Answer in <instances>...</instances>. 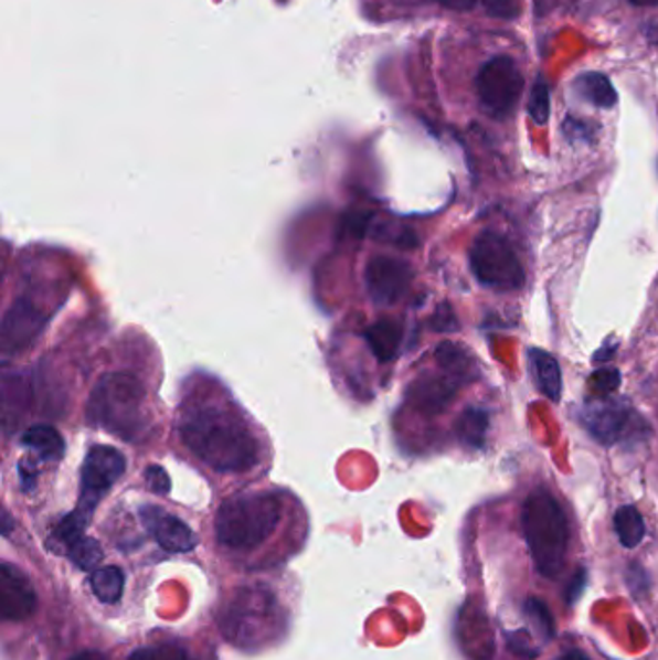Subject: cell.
Here are the masks:
<instances>
[{
	"label": "cell",
	"mask_w": 658,
	"mask_h": 660,
	"mask_svg": "<svg viewBox=\"0 0 658 660\" xmlns=\"http://www.w3.org/2000/svg\"><path fill=\"white\" fill-rule=\"evenodd\" d=\"M580 422L591 437L611 446L626 438L634 425V412L622 400L597 398L582 407Z\"/></svg>",
	"instance_id": "cell-9"
},
{
	"label": "cell",
	"mask_w": 658,
	"mask_h": 660,
	"mask_svg": "<svg viewBox=\"0 0 658 660\" xmlns=\"http://www.w3.org/2000/svg\"><path fill=\"white\" fill-rule=\"evenodd\" d=\"M414 270L399 257L376 255L368 263L365 286L376 306H392L410 290Z\"/></svg>",
	"instance_id": "cell-10"
},
{
	"label": "cell",
	"mask_w": 658,
	"mask_h": 660,
	"mask_svg": "<svg viewBox=\"0 0 658 660\" xmlns=\"http://www.w3.org/2000/svg\"><path fill=\"white\" fill-rule=\"evenodd\" d=\"M469 265L481 285L512 292L526 285V270L510 242L498 232H481L469 249Z\"/></svg>",
	"instance_id": "cell-6"
},
{
	"label": "cell",
	"mask_w": 658,
	"mask_h": 660,
	"mask_svg": "<svg viewBox=\"0 0 658 660\" xmlns=\"http://www.w3.org/2000/svg\"><path fill=\"white\" fill-rule=\"evenodd\" d=\"M46 319L31 301L15 300L2 321V348L7 353L30 348L45 329Z\"/></svg>",
	"instance_id": "cell-12"
},
{
	"label": "cell",
	"mask_w": 658,
	"mask_h": 660,
	"mask_svg": "<svg viewBox=\"0 0 658 660\" xmlns=\"http://www.w3.org/2000/svg\"><path fill=\"white\" fill-rule=\"evenodd\" d=\"M64 549H66V554L76 564L77 568L93 569L103 558L99 543L95 539L85 537V535L70 541L68 545H64Z\"/></svg>",
	"instance_id": "cell-25"
},
{
	"label": "cell",
	"mask_w": 658,
	"mask_h": 660,
	"mask_svg": "<svg viewBox=\"0 0 658 660\" xmlns=\"http://www.w3.org/2000/svg\"><path fill=\"white\" fill-rule=\"evenodd\" d=\"M68 660H107V657L99 651H79V653L72 654Z\"/></svg>",
	"instance_id": "cell-36"
},
{
	"label": "cell",
	"mask_w": 658,
	"mask_h": 660,
	"mask_svg": "<svg viewBox=\"0 0 658 660\" xmlns=\"http://www.w3.org/2000/svg\"><path fill=\"white\" fill-rule=\"evenodd\" d=\"M469 615L459 616V639L461 646L467 649L469 657L475 660H492L495 643H492V631L489 620L479 615L471 605H467Z\"/></svg>",
	"instance_id": "cell-15"
},
{
	"label": "cell",
	"mask_w": 658,
	"mask_h": 660,
	"mask_svg": "<svg viewBox=\"0 0 658 660\" xmlns=\"http://www.w3.org/2000/svg\"><path fill=\"white\" fill-rule=\"evenodd\" d=\"M508 646H510V651L521 657V659H535L537 654H539V651L533 649L535 646H533V641L526 634V630L510 634L508 636Z\"/></svg>",
	"instance_id": "cell-30"
},
{
	"label": "cell",
	"mask_w": 658,
	"mask_h": 660,
	"mask_svg": "<svg viewBox=\"0 0 658 660\" xmlns=\"http://www.w3.org/2000/svg\"><path fill=\"white\" fill-rule=\"evenodd\" d=\"M529 361H531V369L535 373V383L541 394L552 402H559L562 396V371H560L556 358L539 348H531Z\"/></svg>",
	"instance_id": "cell-17"
},
{
	"label": "cell",
	"mask_w": 658,
	"mask_h": 660,
	"mask_svg": "<svg viewBox=\"0 0 658 660\" xmlns=\"http://www.w3.org/2000/svg\"><path fill=\"white\" fill-rule=\"evenodd\" d=\"M435 358H437V363L443 369L444 375L452 376L456 383L466 384L477 376L475 361L459 344L444 342L438 345Z\"/></svg>",
	"instance_id": "cell-18"
},
{
	"label": "cell",
	"mask_w": 658,
	"mask_h": 660,
	"mask_svg": "<svg viewBox=\"0 0 658 660\" xmlns=\"http://www.w3.org/2000/svg\"><path fill=\"white\" fill-rule=\"evenodd\" d=\"M429 2H435L438 7L454 10V12H469V10L477 7L479 0H429Z\"/></svg>",
	"instance_id": "cell-35"
},
{
	"label": "cell",
	"mask_w": 658,
	"mask_h": 660,
	"mask_svg": "<svg viewBox=\"0 0 658 660\" xmlns=\"http://www.w3.org/2000/svg\"><path fill=\"white\" fill-rule=\"evenodd\" d=\"M528 113L529 118L537 126H544L551 118V89L543 79H537V84L533 85V92L529 97Z\"/></svg>",
	"instance_id": "cell-26"
},
{
	"label": "cell",
	"mask_w": 658,
	"mask_h": 660,
	"mask_svg": "<svg viewBox=\"0 0 658 660\" xmlns=\"http://www.w3.org/2000/svg\"><path fill=\"white\" fill-rule=\"evenodd\" d=\"M458 388L459 383L452 376H423L412 386L410 396L425 414H438L450 404Z\"/></svg>",
	"instance_id": "cell-14"
},
{
	"label": "cell",
	"mask_w": 658,
	"mask_h": 660,
	"mask_svg": "<svg viewBox=\"0 0 658 660\" xmlns=\"http://www.w3.org/2000/svg\"><path fill=\"white\" fill-rule=\"evenodd\" d=\"M485 12L500 20H516L520 18L521 4L518 0H479Z\"/></svg>",
	"instance_id": "cell-28"
},
{
	"label": "cell",
	"mask_w": 658,
	"mask_h": 660,
	"mask_svg": "<svg viewBox=\"0 0 658 660\" xmlns=\"http://www.w3.org/2000/svg\"><path fill=\"white\" fill-rule=\"evenodd\" d=\"M556 660H591L587 654H583L582 651H570V653H564L562 657H559Z\"/></svg>",
	"instance_id": "cell-37"
},
{
	"label": "cell",
	"mask_w": 658,
	"mask_h": 660,
	"mask_svg": "<svg viewBox=\"0 0 658 660\" xmlns=\"http://www.w3.org/2000/svg\"><path fill=\"white\" fill-rule=\"evenodd\" d=\"M365 340L369 342L371 352L375 353L379 361H392L399 353L400 342H402V329L399 323L391 319H383L379 323L371 324L365 332Z\"/></svg>",
	"instance_id": "cell-19"
},
{
	"label": "cell",
	"mask_w": 658,
	"mask_h": 660,
	"mask_svg": "<svg viewBox=\"0 0 658 660\" xmlns=\"http://www.w3.org/2000/svg\"><path fill=\"white\" fill-rule=\"evenodd\" d=\"M614 530L626 549H636L645 537V520L636 507H622L614 514Z\"/></svg>",
	"instance_id": "cell-23"
},
{
	"label": "cell",
	"mask_w": 658,
	"mask_h": 660,
	"mask_svg": "<svg viewBox=\"0 0 658 660\" xmlns=\"http://www.w3.org/2000/svg\"><path fill=\"white\" fill-rule=\"evenodd\" d=\"M139 518L167 553H190L193 546L198 545V537L190 530V525L177 515L164 512L162 508L144 507L139 510Z\"/></svg>",
	"instance_id": "cell-13"
},
{
	"label": "cell",
	"mask_w": 658,
	"mask_h": 660,
	"mask_svg": "<svg viewBox=\"0 0 658 660\" xmlns=\"http://www.w3.org/2000/svg\"><path fill=\"white\" fill-rule=\"evenodd\" d=\"M521 525L539 574L559 577L566 566L570 546V525L559 500L551 492H531L523 504Z\"/></svg>",
	"instance_id": "cell-4"
},
{
	"label": "cell",
	"mask_w": 658,
	"mask_h": 660,
	"mask_svg": "<svg viewBox=\"0 0 658 660\" xmlns=\"http://www.w3.org/2000/svg\"><path fill=\"white\" fill-rule=\"evenodd\" d=\"M575 89L583 99L598 108H613L618 103V93L613 82L601 72H585L575 79Z\"/></svg>",
	"instance_id": "cell-20"
},
{
	"label": "cell",
	"mask_w": 658,
	"mask_h": 660,
	"mask_svg": "<svg viewBox=\"0 0 658 660\" xmlns=\"http://www.w3.org/2000/svg\"><path fill=\"white\" fill-rule=\"evenodd\" d=\"M126 458L113 446L97 445L85 456L79 477V507L76 512L89 518L103 497L124 476Z\"/></svg>",
	"instance_id": "cell-8"
},
{
	"label": "cell",
	"mask_w": 658,
	"mask_h": 660,
	"mask_svg": "<svg viewBox=\"0 0 658 660\" xmlns=\"http://www.w3.org/2000/svg\"><path fill=\"white\" fill-rule=\"evenodd\" d=\"M636 7H658V0H629Z\"/></svg>",
	"instance_id": "cell-38"
},
{
	"label": "cell",
	"mask_w": 658,
	"mask_h": 660,
	"mask_svg": "<svg viewBox=\"0 0 658 660\" xmlns=\"http://www.w3.org/2000/svg\"><path fill=\"white\" fill-rule=\"evenodd\" d=\"M526 77L512 56H495L482 64L475 77V92L487 115L502 120L518 105Z\"/></svg>",
	"instance_id": "cell-7"
},
{
	"label": "cell",
	"mask_w": 658,
	"mask_h": 660,
	"mask_svg": "<svg viewBox=\"0 0 658 660\" xmlns=\"http://www.w3.org/2000/svg\"><path fill=\"white\" fill-rule=\"evenodd\" d=\"M489 430V414L482 407H466L456 422V435L461 445L481 448Z\"/></svg>",
	"instance_id": "cell-22"
},
{
	"label": "cell",
	"mask_w": 658,
	"mask_h": 660,
	"mask_svg": "<svg viewBox=\"0 0 658 660\" xmlns=\"http://www.w3.org/2000/svg\"><path fill=\"white\" fill-rule=\"evenodd\" d=\"M431 324H433V329L437 330V332H452V330L458 329V321H456V316H454V311H452L448 304H443L437 309V313L433 317Z\"/></svg>",
	"instance_id": "cell-32"
},
{
	"label": "cell",
	"mask_w": 658,
	"mask_h": 660,
	"mask_svg": "<svg viewBox=\"0 0 658 660\" xmlns=\"http://www.w3.org/2000/svg\"><path fill=\"white\" fill-rule=\"evenodd\" d=\"M124 582H126V576H124L123 569L116 568V566L95 569L89 579L95 597L103 603H110V605L123 597Z\"/></svg>",
	"instance_id": "cell-24"
},
{
	"label": "cell",
	"mask_w": 658,
	"mask_h": 660,
	"mask_svg": "<svg viewBox=\"0 0 658 660\" xmlns=\"http://www.w3.org/2000/svg\"><path fill=\"white\" fill-rule=\"evenodd\" d=\"M128 660H209L198 647L180 638H167L139 647Z\"/></svg>",
	"instance_id": "cell-16"
},
{
	"label": "cell",
	"mask_w": 658,
	"mask_h": 660,
	"mask_svg": "<svg viewBox=\"0 0 658 660\" xmlns=\"http://www.w3.org/2000/svg\"><path fill=\"white\" fill-rule=\"evenodd\" d=\"M146 481L149 489L157 492V494H169L170 477L167 476V471L161 466H149L146 471Z\"/></svg>",
	"instance_id": "cell-31"
},
{
	"label": "cell",
	"mask_w": 658,
	"mask_h": 660,
	"mask_svg": "<svg viewBox=\"0 0 658 660\" xmlns=\"http://www.w3.org/2000/svg\"><path fill=\"white\" fill-rule=\"evenodd\" d=\"M622 384L620 371L614 368L598 369L590 379V386L601 396L618 391Z\"/></svg>",
	"instance_id": "cell-27"
},
{
	"label": "cell",
	"mask_w": 658,
	"mask_h": 660,
	"mask_svg": "<svg viewBox=\"0 0 658 660\" xmlns=\"http://www.w3.org/2000/svg\"><path fill=\"white\" fill-rule=\"evenodd\" d=\"M284 502L276 492H240L222 502L216 514V541L236 558H252L275 537Z\"/></svg>",
	"instance_id": "cell-2"
},
{
	"label": "cell",
	"mask_w": 658,
	"mask_h": 660,
	"mask_svg": "<svg viewBox=\"0 0 658 660\" xmlns=\"http://www.w3.org/2000/svg\"><path fill=\"white\" fill-rule=\"evenodd\" d=\"M275 593L263 585H247L232 592L219 613L224 639L242 651H259L278 641L288 618Z\"/></svg>",
	"instance_id": "cell-3"
},
{
	"label": "cell",
	"mask_w": 658,
	"mask_h": 660,
	"mask_svg": "<svg viewBox=\"0 0 658 660\" xmlns=\"http://www.w3.org/2000/svg\"><path fill=\"white\" fill-rule=\"evenodd\" d=\"M178 429L185 448L215 471L242 473L259 464L257 438L230 407L216 404L184 407Z\"/></svg>",
	"instance_id": "cell-1"
},
{
	"label": "cell",
	"mask_w": 658,
	"mask_h": 660,
	"mask_svg": "<svg viewBox=\"0 0 658 660\" xmlns=\"http://www.w3.org/2000/svg\"><path fill=\"white\" fill-rule=\"evenodd\" d=\"M562 130L566 134L567 138L570 139H587L590 141L591 136H593V130H591L587 124L582 123V120H574V118H567L564 126H562Z\"/></svg>",
	"instance_id": "cell-33"
},
{
	"label": "cell",
	"mask_w": 658,
	"mask_h": 660,
	"mask_svg": "<svg viewBox=\"0 0 658 660\" xmlns=\"http://www.w3.org/2000/svg\"><path fill=\"white\" fill-rule=\"evenodd\" d=\"M38 595L22 569L4 562L0 569V615L7 622H22L35 615Z\"/></svg>",
	"instance_id": "cell-11"
},
{
	"label": "cell",
	"mask_w": 658,
	"mask_h": 660,
	"mask_svg": "<svg viewBox=\"0 0 658 660\" xmlns=\"http://www.w3.org/2000/svg\"><path fill=\"white\" fill-rule=\"evenodd\" d=\"M146 388L128 373H110L95 384L87 404V419L95 427L134 440L146 427Z\"/></svg>",
	"instance_id": "cell-5"
},
{
	"label": "cell",
	"mask_w": 658,
	"mask_h": 660,
	"mask_svg": "<svg viewBox=\"0 0 658 660\" xmlns=\"http://www.w3.org/2000/svg\"><path fill=\"white\" fill-rule=\"evenodd\" d=\"M22 445L45 460H59L64 454V438L51 425H33L22 435Z\"/></svg>",
	"instance_id": "cell-21"
},
{
	"label": "cell",
	"mask_w": 658,
	"mask_h": 660,
	"mask_svg": "<svg viewBox=\"0 0 658 660\" xmlns=\"http://www.w3.org/2000/svg\"><path fill=\"white\" fill-rule=\"evenodd\" d=\"M526 610L541 626L544 638L551 639L554 636V622H552L551 613H549V608L544 607V603L539 599H529Z\"/></svg>",
	"instance_id": "cell-29"
},
{
	"label": "cell",
	"mask_w": 658,
	"mask_h": 660,
	"mask_svg": "<svg viewBox=\"0 0 658 660\" xmlns=\"http://www.w3.org/2000/svg\"><path fill=\"white\" fill-rule=\"evenodd\" d=\"M585 582H587V574H585L583 569H577L574 579H572V584L567 587L566 600L570 605H574L575 600L580 599L583 587H585Z\"/></svg>",
	"instance_id": "cell-34"
}]
</instances>
